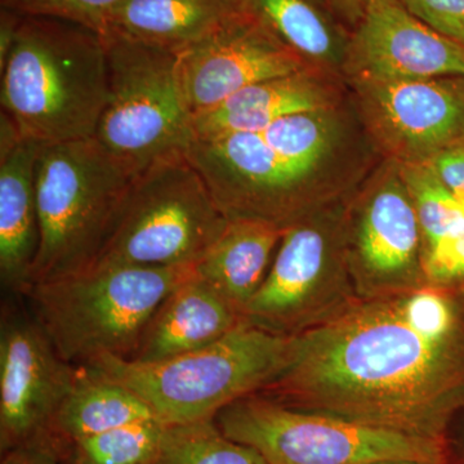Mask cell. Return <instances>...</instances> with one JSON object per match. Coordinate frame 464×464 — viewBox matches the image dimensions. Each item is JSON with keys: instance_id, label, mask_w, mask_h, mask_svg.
<instances>
[{"instance_id": "1", "label": "cell", "mask_w": 464, "mask_h": 464, "mask_svg": "<svg viewBox=\"0 0 464 464\" xmlns=\"http://www.w3.org/2000/svg\"><path fill=\"white\" fill-rule=\"evenodd\" d=\"M258 395L297 411L445 442L464 406V292L359 299L290 337Z\"/></svg>"}, {"instance_id": "2", "label": "cell", "mask_w": 464, "mask_h": 464, "mask_svg": "<svg viewBox=\"0 0 464 464\" xmlns=\"http://www.w3.org/2000/svg\"><path fill=\"white\" fill-rule=\"evenodd\" d=\"M2 111L41 146L94 139L108 102L105 39L87 27L21 17L0 65Z\"/></svg>"}, {"instance_id": "3", "label": "cell", "mask_w": 464, "mask_h": 464, "mask_svg": "<svg viewBox=\"0 0 464 464\" xmlns=\"http://www.w3.org/2000/svg\"><path fill=\"white\" fill-rule=\"evenodd\" d=\"M331 139L323 111L304 112L256 132L191 142L188 157L228 219L288 228L314 215L308 185Z\"/></svg>"}, {"instance_id": "4", "label": "cell", "mask_w": 464, "mask_h": 464, "mask_svg": "<svg viewBox=\"0 0 464 464\" xmlns=\"http://www.w3.org/2000/svg\"><path fill=\"white\" fill-rule=\"evenodd\" d=\"M194 275V265L96 264L34 283L23 297L60 355L87 365L101 356L130 359L159 304Z\"/></svg>"}, {"instance_id": "5", "label": "cell", "mask_w": 464, "mask_h": 464, "mask_svg": "<svg viewBox=\"0 0 464 464\" xmlns=\"http://www.w3.org/2000/svg\"><path fill=\"white\" fill-rule=\"evenodd\" d=\"M136 177L94 139L42 146L35 168L39 248L32 284L96 264Z\"/></svg>"}, {"instance_id": "6", "label": "cell", "mask_w": 464, "mask_h": 464, "mask_svg": "<svg viewBox=\"0 0 464 464\" xmlns=\"http://www.w3.org/2000/svg\"><path fill=\"white\" fill-rule=\"evenodd\" d=\"M288 340L244 322L210 346L164 362L101 356L87 365L132 390L159 422L181 426L215 420L226 406L258 392L282 368Z\"/></svg>"}, {"instance_id": "7", "label": "cell", "mask_w": 464, "mask_h": 464, "mask_svg": "<svg viewBox=\"0 0 464 464\" xmlns=\"http://www.w3.org/2000/svg\"><path fill=\"white\" fill-rule=\"evenodd\" d=\"M227 224L188 152L172 155L134 179L96 264L194 265Z\"/></svg>"}, {"instance_id": "8", "label": "cell", "mask_w": 464, "mask_h": 464, "mask_svg": "<svg viewBox=\"0 0 464 464\" xmlns=\"http://www.w3.org/2000/svg\"><path fill=\"white\" fill-rule=\"evenodd\" d=\"M108 102L94 140L136 176L188 152L192 115L179 83L177 54L109 34Z\"/></svg>"}, {"instance_id": "9", "label": "cell", "mask_w": 464, "mask_h": 464, "mask_svg": "<svg viewBox=\"0 0 464 464\" xmlns=\"http://www.w3.org/2000/svg\"><path fill=\"white\" fill-rule=\"evenodd\" d=\"M215 420L225 436L255 449L267 464H447L445 442L297 411L258 393L226 406Z\"/></svg>"}, {"instance_id": "10", "label": "cell", "mask_w": 464, "mask_h": 464, "mask_svg": "<svg viewBox=\"0 0 464 464\" xmlns=\"http://www.w3.org/2000/svg\"><path fill=\"white\" fill-rule=\"evenodd\" d=\"M357 301L344 225L314 213L286 228L261 288L243 310V320L290 338L328 323Z\"/></svg>"}, {"instance_id": "11", "label": "cell", "mask_w": 464, "mask_h": 464, "mask_svg": "<svg viewBox=\"0 0 464 464\" xmlns=\"http://www.w3.org/2000/svg\"><path fill=\"white\" fill-rule=\"evenodd\" d=\"M79 374L32 311L3 307L0 322V451L50 431Z\"/></svg>"}, {"instance_id": "12", "label": "cell", "mask_w": 464, "mask_h": 464, "mask_svg": "<svg viewBox=\"0 0 464 464\" xmlns=\"http://www.w3.org/2000/svg\"><path fill=\"white\" fill-rule=\"evenodd\" d=\"M351 279L359 299L405 295L427 285L423 241L413 201L401 179L366 195L344 225Z\"/></svg>"}, {"instance_id": "13", "label": "cell", "mask_w": 464, "mask_h": 464, "mask_svg": "<svg viewBox=\"0 0 464 464\" xmlns=\"http://www.w3.org/2000/svg\"><path fill=\"white\" fill-rule=\"evenodd\" d=\"M177 66L194 118L249 85L304 72V61L249 14L177 54Z\"/></svg>"}, {"instance_id": "14", "label": "cell", "mask_w": 464, "mask_h": 464, "mask_svg": "<svg viewBox=\"0 0 464 464\" xmlns=\"http://www.w3.org/2000/svg\"><path fill=\"white\" fill-rule=\"evenodd\" d=\"M362 82L381 136L408 163L464 145V76Z\"/></svg>"}, {"instance_id": "15", "label": "cell", "mask_w": 464, "mask_h": 464, "mask_svg": "<svg viewBox=\"0 0 464 464\" xmlns=\"http://www.w3.org/2000/svg\"><path fill=\"white\" fill-rule=\"evenodd\" d=\"M353 54L362 81L464 76V48L427 26L399 0H374L368 5Z\"/></svg>"}, {"instance_id": "16", "label": "cell", "mask_w": 464, "mask_h": 464, "mask_svg": "<svg viewBox=\"0 0 464 464\" xmlns=\"http://www.w3.org/2000/svg\"><path fill=\"white\" fill-rule=\"evenodd\" d=\"M243 323L237 308L194 275L159 304L127 360L152 364L194 353L221 340Z\"/></svg>"}, {"instance_id": "17", "label": "cell", "mask_w": 464, "mask_h": 464, "mask_svg": "<svg viewBox=\"0 0 464 464\" xmlns=\"http://www.w3.org/2000/svg\"><path fill=\"white\" fill-rule=\"evenodd\" d=\"M41 149L21 139L0 152V279L3 288L20 295L32 285L39 248L35 168Z\"/></svg>"}, {"instance_id": "18", "label": "cell", "mask_w": 464, "mask_h": 464, "mask_svg": "<svg viewBox=\"0 0 464 464\" xmlns=\"http://www.w3.org/2000/svg\"><path fill=\"white\" fill-rule=\"evenodd\" d=\"M249 14L248 0H124L110 18L106 35L179 54Z\"/></svg>"}, {"instance_id": "19", "label": "cell", "mask_w": 464, "mask_h": 464, "mask_svg": "<svg viewBox=\"0 0 464 464\" xmlns=\"http://www.w3.org/2000/svg\"><path fill=\"white\" fill-rule=\"evenodd\" d=\"M326 97L306 72L249 85L192 118V142L256 132L286 116L324 111Z\"/></svg>"}, {"instance_id": "20", "label": "cell", "mask_w": 464, "mask_h": 464, "mask_svg": "<svg viewBox=\"0 0 464 464\" xmlns=\"http://www.w3.org/2000/svg\"><path fill=\"white\" fill-rule=\"evenodd\" d=\"M285 230L258 219H228L218 239L195 262V276L243 315L261 288Z\"/></svg>"}, {"instance_id": "21", "label": "cell", "mask_w": 464, "mask_h": 464, "mask_svg": "<svg viewBox=\"0 0 464 464\" xmlns=\"http://www.w3.org/2000/svg\"><path fill=\"white\" fill-rule=\"evenodd\" d=\"M157 420L132 390L91 365H79L72 392L58 409L51 431L69 447L78 440L125 424Z\"/></svg>"}, {"instance_id": "22", "label": "cell", "mask_w": 464, "mask_h": 464, "mask_svg": "<svg viewBox=\"0 0 464 464\" xmlns=\"http://www.w3.org/2000/svg\"><path fill=\"white\" fill-rule=\"evenodd\" d=\"M250 12L302 58L334 56L340 38L315 0H248Z\"/></svg>"}, {"instance_id": "23", "label": "cell", "mask_w": 464, "mask_h": 464, "mask_svg": "<svg viewBox=\"0 0 464 464\" xmlns=\"http://www.w3.org/2000/svg\"><path fill=\"white\" fill-rule=\"evenodd\" d=\"M401 181L413 201L424 255L464 232V207L445 188L426 161L406 163Z\"/></svg>"}, {"instance_id": "24", "label": "cell", "mask_w": 464, "mask_h": 464, "mask_svg": "<svg viewBox=\"0 0 464 464\" xmlns=\"http://www.w3.org/2000/svg\"><path fill=\"white\" fill-rule=\"evenodd\" d=\"M143 464H267L255 449L228 439L216 420L168 426L154 456Z\"/></svg>"}, {"instance_id": "25", "label": "cell", "mask_w": 464, "mask_h": 464, "mask_svg": "<svg viewBox=\"0 0 464 464\" xmlns=\"http://www.w3.org/2000/svg\"><path fill=\"white\" fill-rule=\"evenodd\" d=\"M167 429L150 420L78 440L66 448L63 464H143L160 447Z\"/></svg>"}, {"instance_id": "26", "label": "cell", "mask_w": 464, "mask_h": 464, "mask_svg": "<svg viewBox=\"0 0 464 464\" xmlns=\"http://www.w3.org/2000/svg\"><path fill=\"white\" fill-rule=\"evenodd\" d=\"M124 0H0L3 9L24 17L67 21L105 36L109 21Z\"/></svg>"}, {"instance_id": "27", "label": "cell", "mask_w": 464, "mask_h": 464, "mask_svg": "<svg viewBox=\"0 0 464 464\" xmlns=\"http://www.w3.org/2000/svg\"><path fill=\"white\" fill-rule=\"evenodd\" d=\"M423 268L430 285L464 292V232L424 255Z\"/></svg>"}, {"instance_id": "28", "label": "cell", "mask_w": 464, "mask_h": 464, "mask_svg": "<svg viewBox=\"0 0 464 464\" xmlns=\"http://www.w3.org/2000/svg\"><path fill=\"white\" fill-rule=\"evenodd\" d=\"M440 35L464 48V0H399Z\"/></svg>"}, {"instance_id": "29", "label": "cell", "mask_w": 464, "mask_h": 464, "mask_svg": "<svg viewBox=\"0 0 464 464\" xmlns=\"http://www.w3.org/2000/svg\"><path fill=\"white\" fill-rule=\"evenodd\" d=\"M66 448L50 430L2 453L0 464H63Z\"/></svg>"}, {"instance_id": "30", "label": "cell", "mask_w": 464, "mask_h": 464, "mask_svg": "<svg viewBox=\"0 0 464 464\" xmlns=\"http://www.w3.org/2000/svg\"><path fill=\"white\" fill-rule=\"evenodd\" d=\"M426 163L464 207V145L444 150Z\"/></svg>"}, {"instance_id": "31", "label": "cell", "mask_w": 464, "mask_h": 464, "mask_svg": "<svg viewBox=\"0 0 464 464\" xmlns=\"http://www.w3.org/2000/svg\"><path fill=\"white\" fill-rule=\"evenodd\" d=\"M445 449L447 464H464V406L449 427Z\"/></svg>"}, {"instance_id": "32", "label": "cell", "mask_w": 464, "mask_h": 464, "mask_svg": "<svg viewBox=\"0 0 464 464\" xmlns=\"http://www.w3.org/2000/svg\"><path fill=\"white\" fill-rule=\"evenodd\" d=\"M337 2L346 5L347 8L357 9V12L360 14V17H362L365 9L368 8V5H371L372 2H374V0H337Z\"/></svg>"}, {"instance_id": "33", "label": "cell", "mask_w": 464, "mask_h": 464, "mask_svg": "<svg viewBox=\"0 0 464 464\" xmlns=\"http://www.w3.org/2000/svg\"><path fill=\"white\" fill-rule=\"evenodd\" d=\"M362 464H433L417 462V460H400V459H383V460H373V462H366Z\"/></svg>"}]
</instances>
